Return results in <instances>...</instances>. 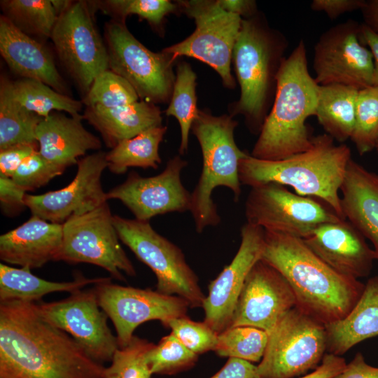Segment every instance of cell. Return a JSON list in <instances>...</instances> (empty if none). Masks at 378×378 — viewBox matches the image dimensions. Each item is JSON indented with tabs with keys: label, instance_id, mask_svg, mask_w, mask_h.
I'll use <instances>...</instances> for the list:
<instances>
[{
	"label": "cell",
	"instance_id": "obj_1",
	"mask_svg": "<svg viewBox=\"0 0 378 378\" xmlns=\"http://www.w3.org/2000/svg\"><path fill=\"white\" fill-rule=\"evenodd\" d=\"M104 368L36 302H0V378H102Z\"/></svg>",
	"mask_w": 378,
	"mask_h": 378
},
{
	"label": "cell",
	"instance_id": "obj_2",
	"mask_svg": "<svg viewBox=\"0 0 378 378\" xmlns=\"http://www.w3.org/2000/svg\"><path fill=\"white\" fill-rule=\"evenodd\" d=\"M260 259L286 279L295 307L324 325L344 318L364 289V284L335 271L295 236L265 230Z\"/></svg>",
	"mask_w": 378,
	"mask_h": 378
},
{
	"label": "cell",
	"instance_id": "obj_3",
	"mask_svg": "<svg viewBox=\"0 0 378 378\" xmlns=\"http://www.w3.org/2000/svg\"><path fill=\"white\" fill-rule=\"evenodd\" d=\"M318 90L319 85L309 71L301 39L281 63L274 102L251 155L276 161L309 149L314 136L306 120L316 115Z\"/></svg>",
	"mask_w": 378,
	"mask_h": 378
},
{
	"label": "cell",
	"instance_id": "obj_4",
	"mask_svg": "<svg viewBox=\"0 0 378 378\" xmlns=\"http://www.w3.org/2000/svg\"><path fill=\"white\" fill-rule=\"evenodd\" d=\"M334 141L326 133L317 135L309 149L281 160H260L247 153L239 162L240 183L251 188L269 183L290 186L298 195L325 202L346 219L339 191L352 158L348 146Z\"/></svg>",
	"mask_w": 378,
	"mask_h": 378
},
{
	"label": "cell",
	"instance_id": "obj_5",
	"mask_svg": "<svg viewBox=\"0 0 378 378\" xmlns=\"http://www.w3.org/2000/svg\"><path fill=\"white\" fill-rule=\"evenodd\" d=\"M286 37L272 29L262 13L242 18L232 52L240 97L230 115L244 117L247 127L259 134L272 106L277 75L288 48Z\"/></svg>",
	"mask_w": 378,
	"mask_h": 378
},
{
	"label": "cell",
	"instance_id": "obj_6",
	"mask_svg": "<svg viewBox=\"0 0 378 378\" xmlns=\"http://www.w3.org/2000/svg\"><path fill=\"white\" fill-rule=\"evenodd\" d=\"M237 125L231 115H214L204 109H199L192 123L191 130L202 153V169L191 192L190 209L198 233L220 222L212 198L215 188L226 187L233 193L234 201L239 200L241 184L239 166L248 153L241 150L235 142L234 134Z\"/></svg>",
	"mask_w": 378,
	"mask_h": 378
},
{
	"label": "cell",
	"instance_id": "obj_7",
	"mask_svg": "<svg viewBox=\"0 0 378 378\" xmlns=\"http://www.w3.org/2000/svg\"><path fill=\"white\" fill-rule=\"evenodd\" d=\"M120 240L157 278V290L185 299L191 308L202 307L205 296L199 279L181 249L157 232L149 221L113 216Z\"/></svg>",
	"mask_w": 378,
	"mask_h": 378
},
{
	"label": "cell",
	"instance_id": "obj_8",
	"mask_svg": "<svg viewBox=\"0 0 378 378\" xmlns=\"http://www.w3.org/2000/svg\"><path fill=\"white\" fill-rule=\"evenodd\" d=\"M104 43L108 69L125 79L141 101L170 102L176 79L172 55L148 49L130 31L125 21L119 20L105 24Z\"/></svg>",
	"mask_w": 378,
	"mask_h": 378
},
{
	"label": "cell",
	"instance_id": "obj_9",
	"mask_svg": "<svg viewBox=\"0 0 378 378\" xmlns=\"http://www.w3.org/2000/svg\"><path fill=\"white\" fill-rule=\"evenodd\" d=\"M196 27L183 41L162 50L176 59L187 56L211 66L229 89L235 88L231 73L233 48L240 31L242 18L225 10L218 0L176 1Z\"/></svg>",
	"mask_w": 378,
	"mask_h": 378
},
{
	"label": "cell",
	"instance_id": "obj_10",
	"mask_svg": "<svg viewBox=\"0 0 378 378\" xmlns=\"http://www.w3.org/2000/svg\"><path fill=\"white\" fill-rule=\"evenodd\" d=\"M326 351L325 325L294 307L268 332L258 372L261 378L304 376L320 365Z\"/></svg>",
	"mask_w": 378,
	"mask_h": 378
},
{
	"label": "cell",
	"instance_id": "obj_11",
	"mask_svg": "<svg viewBox=\"0 0 378 378\" xmlns=\"http://www.w3.org/2000/svg\"><path fill=\"white\" fill-rule=\"evenodd\" d=\"M89 1H71L58 15L50 39L57 57L84 96L94 78L108 69L105 43Z\"/></svg>",
	"mask_w": 378,
	"mask_h": 378
},
{
	"label": "cell",
	"instance_id": "obj_12",
	"mask_svg": "<svg viewBox=\"0 0 378 378\" xmlns=\"http://www.w3.org/2000/svg\"><path fill=\"white\" fill-rule=\"evenodd\" d=\"M245 216L246 223L265 230L302 239L321 224L344 220L325 202L293 193L275 183L251 188L245 202Z\"/></svg>",
	"mask_w": 378,
	"mask_h": 378
},
{
	"label": "cell",
	"instance_id": "obj_13",
	"mask_svg": "<svg viewBox=\"0 0 378 378\" xmlns=\"http://www.w3.org/2000/svg\"><path fill=\"white\" fill-rule=\"evenodd\" d=\"M108 204L64 223L63 240L57 261L90 263L125 281L122 272L133 276L135 268L122 248Z\"/></svg>",
	"mask_w": 378,
	"mask_h": 378
},
{
	"label": "cell",
	"instance_id": "obj_14",
	"mask_svg": "<svg viewBox=\"0 0 378 378\" xmlns=\"http://www.w3.org/2000/svg\"><path fill=\"white\" fill-rule=\"evenodd\" d=\"M361 24H337L324 31L314 46L313 67L320 85L340 84L362 90L372 86V54L363 42Z\"/></svg>",
	"mask_w": 378,
	"mask_h": 378
},
{
	"label": "cell",
	"instance_id": "obj_15",
	"mask_svg": "<svg viewBox=\"0 0 378 378\" xmlns=\"http://www.w3.org/2000/svg\"><path fill=\"white\" fill-rule=\"evenodd\" d=\"M94 288L100 307L115 328L119 348L130 342L134 331L143 323L157 320L168 328L172 319L186 316L190 307L179 296L115 284L111 278Z\"/></svg>",
	"mask_w": 378,
	"mask_h": 378
},
{
	"label": "cell",
	"instance_id": "obj_16",
	"mask_svg": "<svg viewBox=\"0 0 378 378\" xmlns=\"http://www.w3.org/2000/svg\"><path fill=\"white\" fill-rule=\"evenodd\" d=\"M40 314L71 336L94 360L111 361L119 349L108 315L100 307L94 288L79 290L61 300L36 303Z\"/></svg>",
	"mask_w": 378,
	"mask_h": 378
},
{
	"label": "cell",
	"instance_id": "obj_17",
	"mask_svg": "<svg viewBox=\"0 0 378 378\" xmlns=\"http://www.w3.org/2000/svg\"><path fill=\"white\" fill-rule=\"evenodd\" d=\"M188 162L176 155L158 175L149 177L131 172L127 179L106 192L107 200L120 201L139 220L171 212L190 211L191 192L181 180Z\"/></svg>",
	"mask_w": 378,
	"mask_h": 378
},
{
	"label": "cell",
	"instance_id": "obj_18",
	"mask_svg": "<svg viewBox=\"0 0 378 378\" xmlns=\"http://www.w3.org/2000/svg\"><path fill=\"white\" fill-rule=\"evenodd\" d=\"M106 153L97 151L78 160L77 172L66 187L25 197L32 216L63 224L72 217L90 212L107 202L101 178L106 168Z\"/></svg>",
	"mask_w": 378,
	"mask_h": 378
},
{
	"label": "cell",
	"instance_id": "obj_19",
	"mask_svg": "<svg viewBox=\"0 0 378 378\" xmlns=\"http://www.w3.org/2000/svg\"><path fill=\"white\" fill-rule=\"evenodd\" d=\"M295 305V295L286 279L260 259L244 281L230 327L252 326L269 332Z\"/></svg>",
	"mask_w": 378,
	"mask_h": 378
},
{
	"label": "cell",
	"instance_id": "obj_20",
	"mask_svg": "<svg viewBox=\"0 0 378 378\" xmlns=\"http://www.w3.org/2000/svg\"><path fill=\"white\" fill-rule=\"evenodd\" d=\"M265 230L246 223L241 229V243L231 262L209 285L203 303L204 322L217 334L230 328L233 312L244 281L261 258Z\"/></svg>",
	"mask_w": 378,
	"mask_h": 378
},
{
	"label": "cell",
	"instance_id": "obj_21",
	"mask_svg": "<svg viewBox=\"0 0 378 378\" xmlns=\"http://www.w3.org/2000/svg\"><path fill=\"white\" fill-rule=\"evenodd\" d=\"M302 239L326 264L346 276H368L376 260L364 236L346 219L321 224Z\"/></svg>",
	"mask_w": 378,
	"mask_h": 378
},
{
	"label": "cell",
	"instance_id": "obj_22",
	"mask_svg": "<svg viewBox=\"0 0 378 378\" xmlns=\"http://www.w3.org/2000/svg\"><path fill=\"white\" fill-rule=\"evenodd\" d=\"M0 53L10 69L20 78L39 80L58 92L69 95V88L47 47L16 29L2 15Z\"/></svg>",
	"mask_w": 378,
	"mask_h": 378
},
{
	"label": "cell",
	"instance_id": "obj_23",
	"mask_svg": "<svg viewBox=\"0 0 378 378\" xmlns=\"http://www.w3.org/2000/svg\"><path fill=\"white\" fill-rule=\"evenodd\" d=\"M63 225L31 217L0 236V258L28 269L40 268L57 261L62 246Z\"/></svg>",
	"mask_w": 378,
	"mask_h": 378
},
{
	"label": "cell",
	"instance_id": "obj_24",
	"mask_svg": "<svg viewBox=\"0 0 378 378\" xmlns=\"http://www.w3.org/2000/svg\"><path fill=\"white\" fill-rule=\"evenodd\" d=\"M83 120V115L68 116L59 111L43 118L36 130L41 155L66 169L88 150H99L100 139L84 127Z\"/></svg>",
	"mask_w": 378,
	"mask_h": 378
},
{
	"label": "cell",
	"instance_id": "obj_25",
	"mask_svg": "<svg viewBox=\"0 0 378 378\" xmlns=\"http://www.w3.org/2000/svg\"><path fill=\"white\" fill-rule=\"evenodd\" d=\"M340 191L345 218L371 241L378 260V174L351 158Z\"/></svg>",
	"mask_w": 378,
	"mask_h": 378
},
{
	"label": "cell",
	"instance_id": "obj_26",
	"mask_svg": "<svg viewBox=\"0 0 378 378\" xmlns=\"http://www.w3.org/2000/svg\"><path fill=\"white\" fill-rule=\"evenodd\" d=\"M83 116L100 133L105 144L111 148L121 141L162 125V122L160 108L141 100L111 108L86 106Z\"/></svg>",
	"mask_w": 378,
	"mask_h": 378
},
{
	"label": "cell",
	"instance_id": "obj_27",
	"mask_svg": "<svg viewBox=\"0 0 378 378\" xmlns=\"http://www.w3.org/2000/svg\"><path fill=\"white\" fill-rule=\"evenodd\" d=\"M325 327L327 351L340 356L356 344L378 336V275L367 281L358 302L344 318Z\"/></svg>",
	"mask_w": 378,
	"mask_h": 378
},
{
	"label": "cell",
	"instance_id": "obj_28",
	"mask_svg": "<svg viewBox=\"0 0 378 378\" xmlns=\"http://www.w3.org/2000/svg\"><path fill=\"white\" fill-rule=\"evenodd\" d=\"M110 277L86 278L76 273L71 281L55 282L40 278L31 270L0 264V302L22 300L36 302L46 295L55 292L72 293L89 284H97Z\"/></svg>",
	"mask_w": 378,
	"mask_h": 378
},
{
	"label": "cell",
	"instance_id": "obj_29",
	"mask_svg": "<svg viewBox=\"0 0 378 378\" xmlns=\"http://www.w3.org/2000/svg\"><path fill=\"white\" fill-rule=\"evenodd\" d=\"M358 91L340 84L319 85L316 116L326 134L340 144L353 134Z\"/></svg>",
	"mask_w": 378,
	"mask_h": 378
},
{
	"label": "cell",
	"instance_id": "obj_30",
	"mask_svg": "<svg viewBox=\"0 0 378 378\" xmlns=\"http://www.w3.org/2000/svg\"><path fill=\"white\" fill-rule=\"evenodd\" d=\"M167 127L160 125L119 142L106 153L107 168L113 174H125L130 167L158 169L162 162L159 146Z\"/></svg>",
	"mask_w": 378,
	"mask_h": 378
},
{
	"label": "cell",
	"instance_id": "obj_31",
	"mask_svg": "<svg viewBox=\"0 0 378 378\" xmlns=\"http://www.w3.org/2000/svg\"><path fill=\"white\" fill-rule=\"evenodd\" d=\"M43 118L28 111L15 98L13 80L0 78V150L10 146L36 142V130Z\"/></svg>",
	"mask_w": 378,
	"mask_h": 378
},
{
	"label": "cell",
	"instance_id": "obj_32",
	"mask_svg": "<svg viewBox=\"0 0 378 378\" xmlns=\"http://www.w3.org/2000/svg\"><path fill=\"white\" fill-rule=\"evenodd\" d=\"M0 6L1 15L24 34L40 40L50 38L57 19L51 1L1 0Z\"/></svg>",
	"mask_w": 378,
	"mask_h": 378
},
{
	"label": "cell",
	"instance_id": "obj_33",
	"mask_svg": "<svg viewBox=\"0 0 378 378\" xmlns=\"http://www.w3.org/2000/svg\"><path fill=\"white\" fill-rule=\"evenodd\" d=\"M13 92L22 106L42 118L48 116L53 111H64L76 116L80 115L83 108L82 101L59 93L37 80L19 78L13 80Z\"/></svg>",
	"mask_w": 378,
	"mask_h": 378
},
{
	"label": "cell",
	"instance_id": "obj_34",
	"mask_svg": "<svg viewBox=\"0 0 378 378\" xmlns=\"http://www.w3.org/2000/svg\"><path fill=\"white\" fill-rule=\"evenodd\" d=\"M176 79L169 104L165 111L167 116H174L181 128L180 155L188 148L189 134L197 115L196 74L190 64L181 61L177 64Z\"/></svg>",
	"mask_w": 378,
	"mask_h": 378
},
{
	"label": "cell",
	"instance_id": "obj_35",
	"mask_svg": "<svg viewBox=\"0 0 378 378\" xmlns=\"http://www.w3.org/2000/svg\"><path fill=\"white\" fill-rule=\"evenodd\" d=\"M268 342V332L252 326L230 327L218 335L216 354L220 357L260 362Z\"/></svg>",
	"mask_w": 378,
	"mask_h": 378
},
{
	"label": "cell",
	"instance_id": "obj_36",
	"mask_svg": "<svg viewBox=\"0 0 378 378\" xmlns=\"http://www.w3.org/2000/svg\"><path fill=\"white\" fill-rule=\"evenodd\" d=\"M97 11L101 10L115 20L125 21L135 15L146 20L155 29H160L164 18L178 8V4L169 0H106L90 1Z\"/></svg>",
	"mask_w": 378,
	"mask_h": 378
},
{
	"label": "cell",
	"instance_id": "obj_37",
	"mask_svg": "<svg viewBox=\"0 0 378 378\" xmlns=\"http://www.w3.org/2000/svg\"><path fill=\"white\" fill-rule=\"evenodd\" d=\"M351 139L360 155L375 149L378 141V86L358 91Z\"/></svg>",
	"mask_w": 378,
	"mask_h": 378
},
{
	"label": "cell",
	"instance_id": "obj_38",
	"mask_svg": "<svg viewBox=\"0 0 378 378\" xmlns=\"http://www.w3.org/2000/svg\"><path fill=\"white\" fill-rule=\"evenodd\" d=\"M139 101L132 86L122 77L107 69L97 76L82 102L86 106L115 108Z\"/></svg>",
	"mask_w": 378,
	"mask_h": 378
},
{
	"label": "cell",
	"instance_id": "obj_39",
	"mask_svg": "<svg viewBox=\"0 0 378 378\" xmlns=\"http://www.w3.org/2000/svg\"><path fill=\"white\" fill-rule=\"evenodd\" d=\"M198 355L186 347L172 332L154 344L146 356L153 374H174L194 366Z\"/></svg>",
	"mask_w": 378,
	"mask_h": 378
},
{
	"label": "cell",
	"instance_id": "obj_40",
	"mask_svg": "<svg viewBox=\"0 0 378 378\" xmlns=\"http://www.w3.org/2000/svg\"><path fill=\"white\" fill-rule=\"evenodd\" d=\"M153 345L134 335L126 346L115 351L111 365L104 368L102 378H151L146 356Z\"/></svg>",
	"mask_w": 378,
	"mask_h": 378
},
{
	"label": "cell",
	"instance_id": "obj_41",
	"mask_svg": "<svg viewBox=\"0 0 378 378\" xmlns=\"http://www.w3.org/2000/svg\"><path fill=\"white\" fill-rule=\"evenodd\" d=\"M168 328L186 347L197 355L215 351L218 334L204 321H194L184 316L172 319Z\"/></svg>",
	"mask_w": 378,
	"mask_h": 378
},
{
	"label": "cell",
	"instance_id": "obj_42",
	"mask_svg": "<svg viewBox=\"0 0 378 378\" xmlns=\"http://www.w3.org/2000/svg\"><path fill=\"white\" fill-rule=\"evenodd\" d=\"M64 170L48 161L37 150L22 162L11 178L24 191H33L61 175Z\"/></svg>",
	"mask_w": 378,
	"mask_h": 378
},
{
	"label": "cell",
	"instance_id": "obj_43",
	"mask_svg": "<svg viewBox=\"0 0 378 378\" xmlns=\"http://www.w3.org/2000/svg\"><path fill=\"white\" fill-rule=\"evenodd\" d=\"M26 195L11 178L0 174V204L4 215L14 216L27 207Z\"/></svg>",
	"mask_w": 378,
	"mask_h": 378
},
{
	"label": "cell",
	"instance_id": "obj_44",
	"mask_svg": "<svg viewBox=\"0 0 378 378\" xmlns=\"http://www.w3.org/2000/svg\"><path fill=\"white\" fill-rule=\"evenodd\" d=\"M38 142L20 144L0 150V174L12 178L22 162L38 150Z\"/></svg>",
	"mask_w": 378,
	"mask_h": 378
},
{
	"label": "cell",
	"instance_id": "obj_45",
	"mask_svg": "<svg viewBox=\"0 0 378 378\" xmlns=\"http://www.w3.org/2000/svg\"><path fill=\"white\" fill-rule=\"evenodd\" d=\"M365 3V0H314L311 8L324 12L329 18L334 20L344 13L361 10Z\"/></svg>",
	"mask_w": 378,
	"mask_h": 378
},
{
	"label": "cell",
	"instance_id": "obj_46",
	"mask_svg": "<svg viewBox=\"0 0 378 378\" xmlns=\"http://www.w3.org/2000/svg\"><path fill=\"white\" fill-rule=\"evenodd\" d=\"M210 378H261L257 365L251 362L229 358L224 366Z\"/></svg>",
	"mask_w": 378,
	"mask_h": 378
},
{
	"label": "cell",
	"instance_id": "obj_47",
	"mask_svg": "<svg viewBox=\"0 0 378 378\" xmlns=\"http://www.w3.org/2000/svg\"><path fill=\"white\" fill-rule=\"evenodd\" d=\"M330 378H378V367L368 364L363 355L358 352L342 371Z\"/></svg>",
	"mask_w": 378,
	"mask_h": 378
},
{
	"label": "cell",
	"instance_id": "obj_48",
	"mask_svg": "<svg viewBox=\"0 0 378 378\" xmlns=\"http://www.w3.org/2000/svg\"><path fill=\"white\" fill-rule=\"evenodd\" d=\"M346 365L342 357L327 353L316 370L299 378H330L342 371Z\"/></svg>",
	"mask_w": 378,
	"mask_h": 378
},
{
	"label": "cell",
	"instance_id": "obj_49",
	"mask_svg": "<svg viewBox=\"0 0 378 378\" xmlns=\"http://www.w3.org/2000/svg\"><path fill=\"white\" fill-rule=\"evenodd\" d=\"M219 5L225 10L249 18L256 15L258 11L257 4L253 0H218Z\"/></svg>",
	"mask_w": 378,
	"mask_h": 378
},
{
	"label": "cell",
	"instance_id": "obj_50",
	"mask_svg": "<svg viewBox=\"0 0 378 378\" xmlns=\"http://www.w3.org/2000/svg\"><path fill=\"white\" fill-rule=\"evenodd\" d=\"M363 42L370 50L374 61L372 85L378 86V34L364 23L361 24Z\"/></svg>",
	"mask_w": 378,
	"mask_h": 378
},
{
	"label": "cell",
	"instance_id": "obj_51",
	"mask_svg": "<svg viewBox=\"0 0 378 378\" xmlns=\"http://www.w3.org/2000/svg\"><path fill=\"white\" fill-rule=\"evenodd\" d=\"M360 10L364 24L378 34V0L366 1L365 6Z\"/></svg>",
	"mask_w": 378,
	"mask_h": 378
},
{
	"label": "cell",
	"instance_id": "obj_52",
	"mask_svg": "<svg viewBox=\"0 0 378 378\" xmlns=\"http://www.w3.org/2000/svg\"><path fill=\"white\" fill-rule=\"evenodd\" d=\"M51 2L58 17L70 5L71 1L51 0Z\"/></svg>",
	"mask_w": 378,
	"mask_h": 378
},
{
	"label": "cell",
	"instance_id": "obj_53",
	"mask_svg": "<svg viewBox=\"0 0 378 378\" xmlns=\"http://www.w3.org/2000/svg\"><path fill=\"white\" fill-rule=\"evenodd\" d=\"M375 149H376V150H377V153H378V141H377V144H376V146H375Z\"/></svg>",
	"mask_w": 378,
	"mask_h": 378
}]
</instances>
